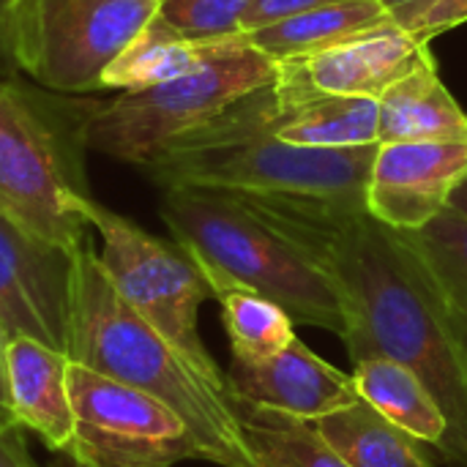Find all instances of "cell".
I'll return each mask as SVG.
<instances>
[{"mask_svg": "<svg viewBox=\"0 0 467 467\" xmlns=\"http://www.w3.org/2000/svg\"><path fill=\"white\" fill-rule=\"evenodd\" d=\"M465 22L467 0H410L405 5L391 8V25L427 44L435 36Z\"/></svg>", "mask_w": 467, "mask_h": 467, "instance_id": "cell-25", "label": "cell"}, {"mask_svg": "<svg viewBox=\"0 0 467 467\" xmlns=\"http://www.w3.org/2000/svg\"><path fill=\"white\" fill-rule=\"evenodd\" d=\"M331 3H345V0H252L246 16H244V33H252L257 27L274 25L279 19L320 8V5H331Z\"/></svg>", "mask_w": 467, "mask_h": 467, "instance_id": "cell-26", "label": "cell"}, {"mask_svg": "<svg viewBox=\"0 0 467 467\" xmlns=\"http://www.w3.org/2000/svg\"><path fill=\"white\" fill-rule=\"evenodd\" d=\"M430 55V44L386 25L315 55L276 63L274 93L279 101H293L309 93L369 96L380 99L397 79Z\"/></svg>", "mask_w": 467, "mask_h": 467, "instance_id": "cell-11", "label": "cell"}, {"mask_svg": "<svg viewBox=\"0 0 467 467\" xmlns=\"http://www.w3.org/2000/svg\"><path fill=\"white\" fill-rule=\"evenodd\" d=\"M68 356L30 337L8 339L5 378L14 421L49 451L66 454L74 443V405L68 391Z\"/></svg>", "mask_w": 467, "mask_h": 467, "instance_id": "cell-14", "label": "cell"}, {"mask_svg": "<svg viewBox=\"0 0 467 467\" xmlns=\"http://www.w3.org/2000/svg\"><path fill=\"white\" fill-rule=\"evenodd\" d=\"M156 8L159 0H8L11 63L52 93H96L104 68Z\"/></svg>", "mask_w": 467, "mask_h": 467, "instance_id": "cell-8", "label": "cell"}, {"mask_svg": "<svg viewBox=\"0 0 467 467\" xmlns=\"http://www.w3.org/2000/svg\"><path fill=\"white\" fill-rule=\"evenodd\" d=\"M5 348H8V337L0 328V421L3 424H16L8 408V378H5Z\"/></svg>", "mask_w": 467, "mask_h": 467, "instance_id": "cell-28", "label": "cell"}, {"mask_svg": "<svg viewBox=\"0 0 467 467\" xmlns=\"http://www.w3.org/2000/svg\"><path fill=\"white\" fill-rule=\"evenodd\" d=\"M213 44L216 41H186L153 16L104 68L99 90L134 93L178 79L197 68L208 57Z\"/></svg>", "mask_w": 467, "mask_h": 467, "instance_id": "cell-21", "label": "cell"}, {"mask_svg": "<svg viewBox=\"0 0 467 467\" xmlns=\"http://www.w3.org/2000/svg\"><path fill=\"white\" fill-rule=\"evenodd\" d=\"M74 254L0 213V328L8 339L30 337L71 358Z\"/></svg>", "mask_w": 467, "mask_h": 467, "instance_id": "cell-10", "label": "cell"}, {"mask_svg": "<svg viewBox=\"0 0 467 467\" xmlns=\"http://www.w3.org/2000/svg\"><path fill=\"white\" fill-rule=\"evenodd\" d=\"M71 361L164 402L183 419L208 462L254 467L230 389L213 386L115 293L90 238L74 254Z\"/></svg>", "mask_w": 467, "mask_h": 467, "instance_id": "cell-3", "label": "cell"}, {"mask_svg": "<svg viewBox=\"0 0 467 467\" xmlns=\"http://www.w3.org/2000/svg\"><path fill=\"white\" fill-rule=\"evenodd\" d=\"M353 364V383L358 397L391 424L402 427L408 435L438 451L449 435V421L438 408L435 397L416 378V372L378 353L361 356Z\"/></svg>", "mask_w": 467, "mask_h": 467, "instance_id": "cell-18", "label": "cell"}, {"mask_svg": "<svg viewBox=\"0 0 467 467\" xmlns=\"http://www.w3.org/2000/svg\"><path fill=\"white\" fill-rule=\"evenodd\" d=\"M276 79V60L246 36L216 41L189 74L156 88L118 93L82 112L85 150L145 167L167 142L208 123L238 99Z\"/></svg>", "mask_w": 467, "mask_h": 467, "instance_id": "cell-6", "label": "cell"}, {"mask_svg": "<svg viewBox=\"0 0 467 467\" xmlns=\"http://www.w3.org/2000/svg\"><path fill=\"white\" fill-rule=\"evenodd\" d=\"M467 181V142H380L367 183V211L391 230H421Z\"/></svg>", "mask_w": 467, "mask_h": 467, "instance_id": "cell-12", "label": "cell"}, {"mask_svg": "<svg viewBox=\"0 0 467 467\" xmlns=\"http://www.w3.org/2000/svg\"><path fill=\"white\" fill-rule=\"evenodd\" d=\"M451 208H457V211H462L467 213V181H462L460 186H457V192L451 194V202H449Z\"/></svg>", "mask_w": 467, "mask_h": 467, "instance_id": "cell-30", "label": "cell"}, {"mask_svg": "<svg viewBox=\"0 0 467 467\" xmlns=\"http://www.w3.org/2000/svg\"><path fill=\"white\" fill-rule=\"evenodd\" d=\"M375 150L285 142L271 82L167 142L142 170L161 189L224 194L301 249L312 233L369 213Z\"/></svg>", "mask_w": 467, "mask_h": 467, "instance_id": "cell-1", "label": "cell"}, {"mask_svg": "<svg viewBox=\"0 0 467 467\" xmlns=\"http://www.w3.org/2000/svg\"><path fill=\"white\" fill-rule=\"evenodd\" d=\"M312 430L350 467H432L424 443L358 400L350 408L309 421Z\"/></svg>", "mask_w": 467, "mask_h": 467, "instance_id": "cell-19", "label": "cell"}, {"mask_svg": "<svg viewBox=\"0 0 467 467\" xmlns=\"http://www.w3.org/2000/svg\"><path fill=\"white\" fill-rule=\"evenodd\" d=\"M227 386L235 402L279 410L301 421H317L361 400L353 375L323 361L298 337L271 358H233Z\"/></svg>", "mask_w": 467, "mask_h": 467, "instance_id": "cell-13", "label": "cell"}, {"mask_svg": "<svg viewBox=\"0 0 467 467\" xmlns=\"http://www.w3.org/2000/svg\"><path fill=\"white\" fill-rule=\"evenodd\" d=\"M66 107L19 79L0 82V213L30 235L79 252L88 222L71 197L88 192L82 167V112Z\"/></svg>", "mask_w": 467, "mask_h": 467, "instance_id": "cell-5", "label": "cell"}, {"mask_svg": "<svg viewBox=\"0 0 467 467\" xmlns=\"http://www.w3.org/2000/svg\"><path fill=\"white\" fill-rule=\"evenodd\" d=\"M0 467H38L27 451L25 430L19 424L0 421Z\"/></svg>", "mask_w": 467, "mask_h": 467, "instance_id": "cell-27", "label": "cell"}, {"mask_svg": "<svg viewBox=\"0 0 467 467\" xmlns=\"http://www.w3.org/2000/svg\"><path fill=\"white\" fill-rule=\"evenodd\" d=\"M5 3L8 0H0V82H8V79H16V68L11 63V55H8V41H5Z\"/></svg>", "mask_w": 467, "mask_h": 467, "instance_id": "cell-29", "label": "cell"}, {"mask_svg": "<svg viewBox=\"0 0 467 467\" xmlns=\"http://www.w3.org/2000/svg\"><path fill=\"white\" fill-rule=\"evenodd\" d=\"M213 298L222 306L233 358H271L296 339V323L276 301L241 285H224Z\"/></svg>", "mask_w": 467, "mask_h": 467, "instance_id": "cell-23", "label": "cell"}, {"mask_svg": "<svg viewBox=\"0 0 467 467\" xmlns=\"http://www.w3.org/2000/svg\"><path fill=\"white\" fill-rule=\"evenodd\" d=\"M380 142H467V112L438 74L432 52L380 99Z\"/></svg>", "mask_w": 467, "mask_h": 467, "instance_id": "cell-15", "label": "cell"}, {"mask_svg": "<svg viewBox=\"0 0 467 467\" xmlns=\"http://www.w3.org/2000/svg\"><path fill=\"white\" fill-rule=\"evenodd\" d=\"M301 252L323 265L342 293V339L350 358L378 353L416 372L449 421L438 454L451 467H467V358L400 230L361 213L317 230Z\"/></svg>", "mask_w": 467, "mask_h": 467, "instance_id": "cell-2", "label": "cell"}, {"mask_svg": "<svg viewBox=\"0 0 467 467\" xmlns=\"http://www.w3.org/2000/svg\"><path fill=\"white\" fill-rule=\"evenodd\" d=\"M254 467H350L309 421L279 410L235 402Z\"/></svg>", "mask_w": 467, "mask_h": 467, "instance_id": "cell-22", "label": "cell"}, {"mask_svg": "<svg viewBox=\"0 0 467 467\" xmlns=\"http://www.w3.org/2000/svg\"><path fill=\"white\" fill-rule=\"evenodd\" d=\"M380 3H383L389 11H391V8H397V5H405V3H410V0H380Z\"/></svg>", "mask_w": 467, "mask_h": 467, "instance_id": "cell-31", "label": "cell"}, {"mask_svg": "<svg viewBox=\"0 0 467 467\" xmlns=\"http://www.w3.org/2000/svg\"><path fill=\"white\" fill-rule=\"evenodd\" d=\"M71 208L99 235V263L115 293L213 386L230 389L227 372L219 369L200 337V306L213 298V290L197 263L175 241L150 235L137 222L93 200L90 192L74 194Z\"/></svg>", "mask_w": 467, "mask_h": 467, "instance_id": "cell-7", "label": "cell"}, {"mask_svg": "<svg viewBox=\"0 0 467 467\" xmlns=\"http://www.w3.org/2000/svg\"><path fill=\"white\" fill-rule=\"evenodd\" d=\"M391 25V11L380 0H345L320 5L274 25L244 33L252 47H257L271 60H290L315 55L361 33Z\"/></svg>", "mask_w": 467, "mask_h": 467, "instance_id": "cell-17", "label": "cell"}, {"mask_svg": "<svg viewBox=\"0 0 467 467\" xmlns=\"http://www.w3.org/2000/svg\"><path fill=\"white\" fill-rule=\"evenodd\" d=\"M252 0H159L156 19L186 41H224L244 36Z\"/></svg>", "mask_w": 467, "mask_h": 467, "instance_id": "cell-24", "label": "cell"}, {"mask_svg": "<svg viewBox=\"0 0 467 467\" xmlns=\"http://www.w3.org/2000/svg\"><path fill=\"white\" fill-rule=\"evenodd\" d=\"M77 467H172L205 460L183 419L150 394L68 361Z\"/></svg>", "mask_w": 467, "mask_h": 467, "instance_id": "cell-9", "label": "cell"}, {"mask_svg": "<svg viewBox=\"0 0 467 467\" xmlns=\"http://www.w3.org/2000/svg\"><path fill=\"white\" fill-rule=\"evenodd\" d=\"M159 213L211 290L249 287L276 301L293 323L345 337L348 312L328 271L235 200L202 189H164Z\"/></svg>", "mask_w": 467, "mask_h": 467, "instance_id": "cell-4", "label": "cell"}, {"mask_svg": "<svg viewBox=\"0 0 467 467\" xmlns=\"http://www.w3.org/2000/svg\"><path fill=\"white\" fill-rule=\"evenodd\" d=\"M276 96V93H274ZM380 107L369 96L309 93L293 101L276 99V134L306 148H361L380 145Z\"/></svg>", "mask_w": 467, "mask_h": 467, "instance_id": "cell-16", "label": "cell"}, {"mask_svg": "<svg viewBox=\"0 0 467 467\" xmlns=\"http://www.w3.org/2000/svg\"><path fill=\"white\" fill-rule=\"evenodd\" d=\"M400 235L424 265L467 358V213L449 205L421 230H400Z\"/></svg>", "mask_w": 467, "mask_h": 467, "instance_id": "cell-20", "label": "cell"}]
</instances>
